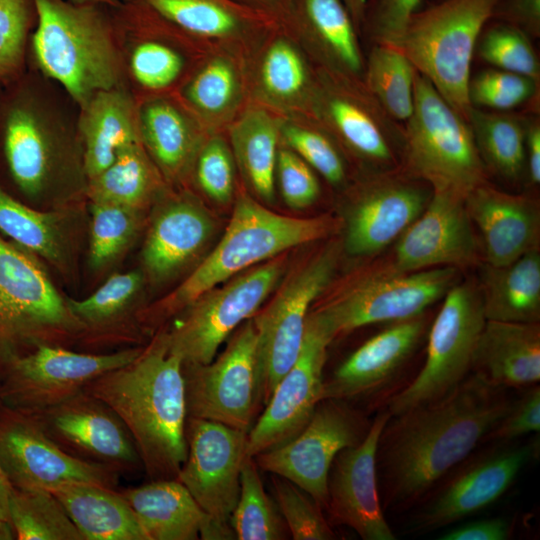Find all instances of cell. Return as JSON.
I'll return each mask as SVG.
<instances>
[{"instance_id":"6da1fadb","label":"cell","mask_w":540,"mask_h":540,"mask_svg":"<svg viewBox=\"0 0 540 540\" xmlns=\"http://www.w3.org/2000/svg\"><path fill=\"white\" fill-rule=\"evenodd\" d=\"M506 391L473 373L440 400L391 416L377 448L382 506L415 504L465 460L512 406Z\"/></svg>"},{"instance_id":"7a4b0ae2","label":"cell","mask_w":540,"mask_h":540,"mask_svg":"<svg viewBox=\"0 0 540 540\" xmlns=\"http://www.w3.org/2000/svg\"><path fill=\"white\" fill-rule=\"evenodd\" d=\"M79 108L56 83L29 67L0 89V175L32 203L86 196Z\"/></svg>"},{"instance_id":"3957f363","label":"cell","mask_w":540,"mask_h":540,"mask_svg":"<svg viewBox=\"0 0 540 540\" xmlns=\"http://www.w3.org/2000/svg\"><path fill=\"white\" fill-rule=\"evenodd\" d=\"M127 427L149 480L176 478L187 456L185 385L181 359L157 332L131 362L84 388Z\"/></svg>"},{"instance_id":"277c9868","label":"cell","mask_w":540,"mask_h":540,"mask_svg":"<svg viewBox=\"0 0 540 540\" xmlns=\"http://www.w3.org/2000/svg\"><path fill=\"white\" fill-rule=\"evenodd\" d=\"M34 2L30 68L56 83L78 107L98 91L125 86L114 5Z\"/></svg>"},{"instance_id":"5b68a950","label":"cell","mask_w":540,"mask_h":540,"mask_svg":"<svg viewBox=\"0 0 540 540\" xmlns=\"http://www.w3.org/2000/svg\"><path fill=\"white\" fill-rule=\"evenodd\" d=\"M333 228L334 221L329 217L281 215L242 194L216 247L172 293L140 312L139 323L146 329L156 328L241 271L293 247L324 238Z\"/></svg>"},{"instance_id":"8992f818","label":"cell","mask_w":540,"mask_h":540,"mask_svg":"<svg viewBox=\"0 0 540 540\" xmlns=\"http://www.w3.org/2000/svg\"><path fill=\"white\" fill-rule=\"evenodd\" d=\"M84 330L37 256L0 233V380L40 345L70 348Z\"/></svg>"},{"instance_id":"52a82bcc","label":"cell","mask_w":540,"mask_h":540,"mask_svg":"<svg viewBox=\"0 0 540 540\" xmlns=\"http://www.w3.org/2000/svg\"><path fill=\"white\" fill-rule=\"evenodd\" d=\"M500 0H439L417 10L400 48L449 105L467 121L468 84L479 36Z\"/></svg>"},{"instance_id":"ba28073f","label":"cell","mask_w":540,"mask_h":540,"mask_svg":"<svg viewBox=\"0 0 540 540\" xmlns=\"http://www.w3.org/2000/svg\"><path fill=\"white\" fill-rule=\"evenodd\" d=\"M404 125L402 169L462 197L488 181L468 122L415 72L413 112Z\"/></svg>"},{"instance_id":"9c48e42d","label":"cell","mask_w":540,"mask_h":540,"mask_svg":"<svg viewBox=\"0 0 540 540\" xmlns=\"http://www.w3.org/2000/svg\"><path fill=\"white\" fill-rule=\"evenodd\" d=\"M445 295L429 331L423 367L387 401L391 416L440 400L471 371L474 349L486 322L480 289L463 282L454 284Z\"/></svg>"},{"instance_id":"30bf717a","label":"cell","mask_w":540,"mask_h":540,"mask_svg":"<svg viewBox=\"0 0 540 540\" xmlns=\"http://www.w3.org/2000/svg\"><path fill=\"white\" fill-rule=\"evenodd\" d=\"M285 268L286 256L281 254L202 294L170 330L165 329L170 352L185 365L210 363L220 345L257 313Z\"/></svg>"},{"instance_id":"8fae6325","label":"cell","mask_w":540,"mask_h":540,"mask_svg":"<svg viewBox=\"0 0 540 540\" xmlns=\"http://www.w3.org/2000/svg\"><path fill=\"white\" fill-rule=\"evenodd\" d=\"M337 263L330 247L294 270L271 301L252 317L257 332V382L260 406L295 362L312 302L330 283Z\"/></svg>"},{"instance_id":"7c38bea8","label":"cell","mask_w":540,"mask_h":540,"mask_svg":"<svg viewBox=\"0 0 540 540\" xmlns=\"http://www.w3.org/2000/svg\"><path fill=\"white\" fill-rule=\"evenodd\" d=\"M313 96L318 121L371 174L402 168L404 125L386 113L363 80L324 69Z\"/></svg>"},{"instance_id":"4fadbf2b","label":"cell","mask_w":540,"mask_h":540,"mask_svg":"<svg viewBox=\"0 0 540 540\" xmlns=\"http://www.w3.org/2000/svg\"><path fill=\"white\" fill-rule=\"evenodd\" d=\"M223 352L204 365L182 364L187 417L248 433L260 407L257 332L252 317L236 329Z\"/></svg>"},{"instance_id":"5bb4252c","label":"cell","mask_w":540,"mask_h":540,"mask_svg":"<svg viewBox=\"0 0 540 540\" xmlns=\"http://www.w3.org/2000/svg\"><path fill=\"white\" fill-rule=\"evenodd\" d=\"M143 347L113 352L40 345L17 358L0 380V403L34 414L79 394L91 381L134 360Z\"/></svg>"},{"instance_id":"9a60e30c","label":"cell","mask_w":540,"mask_h":540,"mask_svg":"<svg viewBox=\"0 0 540 540\" xmlns=\"http://www.w3.org/2000/svg\"><path fill=\"white\" fill-rule=\"evenodd\" d=\"M370 424L346 400L324 399L296 436L253 458L258 468L291 481L326 509L328 476L335 457L360 443Z\"/></svg>"},{"instance_id":"2e32d148","label":"cell","mask_w":540,"mask_h":540,"mask_svg":"<svg viewBox=\"0 0 540 540\" xmlns=\"http://www.w3.org/2000/svg\"><path fill=\"white\" fill-rule=\"evenodd\" d=\"M247 434L224 424L187 417V456L176 479L209 516L212 530L234 537L230 516L240 492Z\"/></svg>"},{"instance_id":"e0dca14e","label":"cell","mask_w":540,"mask_h":540,"mask_svg":"<svg viewBox=\"0 0 540 540\" xmlns=\"http://www.w3.org/2000/svg\"><path fill=\"white\" fill-rule=\"evenodd\" d=\"M457 270L434 267L376 276L316 312L334 339L365 325L416 318L455 284Z\"/></svg>"},{"instance_id":"ac0fdd59","label":"cell","mask_w":540,"mask_h":540,"mask_svg":"<svg viewBox=\"0 0 540 540\" xmlns=\"http://www.w3.org/2000/svg\"><path fill=\"white\" fill-rule=\"evenodd\" d=\"M334 340L314 311L309 313L299 354L276 385L261 416L247 434L246 456L278 447L296 436L322 400L327 349Z\"/></svg>"},{"instance_id":"d6986e66","label":"cell","mask_w":540,"mask_h":540,"mask_svg":"<svg viewBox=\"0 0 540 540\" xmlns=\"http://www.w3.org/2000/svg\"><path fill=\"white\" fill-rule=\"evenodd\" d=\"M0 463L11 487L52 491L70 483L116 489L120 475L79 460L52 441L30 414L0 403Z\"/></svg>"},{"instance_id":"ffe728a7","label":"cell","mask_w":540,"mask_h":540,"mask_svg":"<svg viewBox=\"0 0 540 540\" xmlns=\"http://www.w3.org/2000/svg\"><path fill=\"white\" fill-rule=\"evenodd\" d=\"M30 415L52 441L79 460L108 468L120 476L132 475L142 468L123 421L104 401L86 391Z\"/></svg>"},{"instance_id":"44dd1931","label":"cell","mask_w":540,"mask_h":540,"mask_svg":"<svg viewBox=\"0 0 540 540\" xmlns=\"http://www.w3.org/2000/svg\"><path fill=\"white\" fill-rule=\"evenodd\" d=\"M431 194L429 184L402 168L372 173L346 219L347 253L368 256L384 249L418 218Z\"/></svg>"},{"instance_id":"7402d4cb","label":"cell","mask_w":540,"mask_h":540,"mask_svg":"<svg viewBox=\"0 0 540 540\" xmlns=\"http://www.w3.org/2000/svg\"><path fill=\"white\" fill-rule=\"evenodd\" d=\"M391 415L387 409L371 422L363 440L340 451L330 468L327 506L333 521L364 540H394L386 521L377 478V448Z\"/></svg>"},{"instance_id":"603a6c76","label":"cell","mask_w":540,"mask_h":540,"mask_svg":"<svg viewBox=\"0 0 540 540\" xmlns=\"http://www.w3.org/2000/svg\"><path fill=\"white\" fill-rule=\"evenodd\" d=\"M395 271L413 272L434 267L471 266L478 245L465 198L448 190L432 189L418 218L399 236Z\"/></svg>"},{"instance_id":"cb8c5ba5","label":"cell","mask_w":540,"mask_h":540,"mask_svg":"<svg viewBox=\"0 0 540 540\" xmlns=\"http://www.w3.org/2000/svg\"><path fill=\"white\" fill-rule=\"evenodd\" d=\"M527 443L492 451L466 465L413 518V532H431L488 507L512 485L536 455Z\"/></svg>"},{"instance_id":"d4e9b609","label":"cell","mask_w":540,"mask_h":540,"mask_svg":"<svg viewBox=\"0 0 540 540\" xmlns=\"http://www.w3.org/2000/svg\"><path fill=\"white\" fill-rule=\"evenodd\" d=\"M465 206L481 232L488 265H508L537 248L540 213L535 199L502 191L487 181L467 194Z\"/></svg>"},{"instance_id":"484cf974","label":"cell","mask_w":540,"mask_h":540,"mask_svg":"<svg viewBox=\"0 0 540 540\" xmlns=\"http://www.w3.org/2000/svg\"><path fill=\"white\" fill-rule=\"evenodd\" d=\"M424 328L418 316L395 322L368 339L324 381L322 400H348L384 389L419 344Z\"/></svg>"},{"instance_id":"4316f807","label":"cell","mask_w":540,"mask_h":540,"mask_svg":"<svg viewBox=\"0 0 540 540\" xmlns=\"http://www.w3.org/2000/svg\"><path fill=\"white\" fill-rule=\"evenodd\" d=\"M213 231L207 211L188 198L166 202L154 215L142 249V264L155 281L176 274L203 248Z\"/></svg>"},{"instance_id":"83f0119b","label":"cell","mask_w":540,"mask_h":540,"mask_svg":"<svg viewBox=\"0 0 540 540\" xmlns=\"http://www.w3.org/2000/svg\"><path fill=\"white\" fill-rule=\"evenodd\" d=\"M471 371L507 390L537 385L539 323L486 320L474 349Z\"/></svg>"},{"instance_id":"f1b7e54d","label":"cell","mask_w":540,"mask_h":540,"mask_svg":"<svg viewBox=\"0 0 540 540\" xmlns=\"http://www.w3.org/2000/svg\"><path fill=\"white\" fill-rule=\"evenodd\" d=\"M87 179L104 171L124 147L141 142L137 101L126 86L101 90L78 107Z\"/></svg>"},{"instance_id":"f546056e","label":"cell","mask_w":540,"mask_h":540,"mask_svg":"<svg viewBox=\"0 0 540 540\" xmlns=\"http://www.w3.org/2000/svg\"><path fill=\"white\" fill-rule=\"evenodd\" d=\"M73 210L41 211L16 198L0 183V233L37 257L68 271L76 236Z\"/></svg>"},{"instance_id":"4dcf8cb0","label":"cell","mask_w":540,"mask_h":540,"mask_svg":"<svg viewBox=\"0 0 540 540\" xmlns=\"http://www.w3.org/2000/svg\"><path fill=\"white\" fill-rule=\"evenodd\" d=\"M149 540H196L210 518L176 478L119 490Z\"/></svg>"},{"instance_id":"1f68e13d","label":"cell","mask_w":540,"mask_h":540,"mask_svg":"<svg viewBox=\"0 0 540 540\" xmlns=\"http://www.w3.org/2000/svg\"><path fill=\"white\" fill-rule=\"evenodd\" d=\"M141 143L163 178L180 181L197 151L188 115L171 99L152 96L137 102Z\"/></svg>"},{"instance_id":"d6a6232c","label":"cell","mask_w":540,"mask_h":540,"mask_svg":"<svg viewBox=\"0 0 540 540\" xmlns=\"http://www.w3.org/2000/svg\"><path fill=\"white\" fill-rule=\"evenodd\" d=\"M51 492L84 540H149L119 490L93 483H70Z\"/></svg>"},{"instance_id":"836d02e7","label":"cell","mask_w":540,"mask_h":540,"mask_svg":"<svg viewBox=\"0 0 540 540\" xmlns=\"http://www.w3.org/2000/svg\"><path fill=\"white\" fill-rule=\"evenodd\" d=\"M299 28L315 43L325 70L363 80L359 32L342 0H295Z\"/></svg>"},{"instance_id":"e575fe53","label":"cell","mask_w":540,"mask_h":540,"mask_svg":"<svg viewBox=\"0 0 540 540\" xmlns=\"http://www.w3.org/2000/svg\"><path fill=\"white\" fill-rule=\"evenodd\" d=\"M486 320L538 323L540 319V254L533 248L514 262L486 265L479 286Z\"/></svg>"},{"instance_id":"d590c367","label":"cell","mask_w":540,"mask_h":540,"mask_svg":"<svg viewBox=\"0 0 540 540\" xmlns=\"http://www.w3.org/2000/svg\"><path fill=\"white\" fill-rule=\"evenodd\" d=\"M161 178L142 143L136 142L121 149L110 166L88 180L86 197L143 212L158 194Z\"/></svg>"},{"instance_id":"8d00e7d4","label":"cell","mask_w":540,"mask_h":540,"mask_svg":"<svg viewBox=\"0 0 540 540\" xmlns=\"http://www.w3.org/2000/svg\"><path fill=\"white\" fill-rule=\"evenodd\" d=\"M526 114L470 108L467 122L488 171L517 182L526 173Z\"/></svg>"},{"instance_id":"74e56055","label":"cell","mask_w":540,"mask_h":540,"mask_svg":"<svg viewBox=\"0 0 540 540\" xmlns=\"http://www.w3.org/2000/svg\"><path fill=\"white\" fill-rule=\"evenodd\" d=\"M231 144L238 165L257 196L274 198L278 156V127L264 110L246 111L232 126Z\"/></svg>"},{"instance_id":"f35d334b","label":"cell","mask_w":540,"mask_h":540,"mask_svg":"<svg viewBox=\"0 0 540 540\" xmlns=\"http://www.w3.org/2000/svg\"><path fill=\"white\" fill-rule=\"evenodd\" d=\"M185 32L227 38L256 26L265 16L233 0H141Z\"/></svg>"},{"instance_id":"ab89813d","label":"cell","mask_w":540,"mask_h":540,"mask_svg":"<svg viewBox=\"0 0 540 540\" xmlns=\"http://www.w3.org/2000/svg\"><path fill=\"white\" fill-rule=\"evenodd\" d=\"M415 72L399 46L371 44L363 83L386 113L402 124L413 112Z\"/></svg>"},{"instance_id":"60d3db41","label":"cell","mask_w":540,"mask_h":540,"mask_svg":"<svg viewBox=\"0 0 540 540\" xmlns=\"http://www.w3.org/2000/svg\"><path fill=\"white\" fill-rule=\"evenodd\" d=\"M8 513L17 540H84L51 491L12 487Z\"/></svg>"},{"instance_id":"b9f144b4","label":"cell","mask_w":540,"mask_h":540,"mask_svg":"<svg viewBox=\"0 0 540 540\" xmlns=\"http://www.w3.org/2000/svg\"><path fill=\"white\" fill-rule=\"evenodd\" d=\"M229 522L239 540H280L289 535L277 505L263 487L253 457L246 456L243 461L239 497Z\"/></svg>"},{"instance_id":"7bdbcfd3","label":"cell","mask_w":540,"mask_h":540,"mask_svg":"<svg viewBox=\"0 0 540 540\" xmlns=\"http://www.w3.org/2000/svg\"><path fill=\"white\" fill-rule=\"evenodd\" d=\"M89 263L102 269L117 260L136 238L142 211L109 203L91 202Z\"/></svg>"},{"instance_id":"ee69618b","label":"cell","mask_w":540,"mask_h":540,"mask_svg":"<svg viewBox=\"0 0 540 540\" xmlns=\"http://www.w3.org/2000/svg\"><path fill=\"white\" fill-rule=\"evenodd\" d=\"M475 53L492 68L540 83V63L532 39L511 25L491 18L479 36Z\"/></svg>"},{"instance_id":"f6af8a7d","label":"cell","mask_w":540,"mask_h":540,"mask_svg":"<svg viewBox=\"0 0 540 540\" xmlns=\"http://www.w3.org/2000/svg\"><path fill=\"white\" fill-rule=\"evenodd\" d=\"M37 20L34 0H0V86L29 69V43Z\"/></svg>"},{"instance_id":"bcb514c9","label":"cell","mask_w":540,"mask_h":540,"mask_svg":"<svg viewBox=\"0 0 540 540\" xmlns=\"http://www.w3.org/2000/svg\"><path fill=\"white\" fill-rule=\"evenodd\" d=\"M468 99L470 106L492 111L508 112L526 104L539 111V83L513 72L485 69L471 75Z\"/></svg>"},{"instance_id":"7dc6e473","label":"cell","mask_w":540,"mask_h":540,"mask_svg":"<svg viewBox=\"0 0 540 540\" xmlns=\"http://www.w3.org/2000/svg\"><path fill=\"white\" fill-rule=\"evenodd\" d=\"M320 125L286 124L282 136L288 147L333 186L346 181L347 170L337 141Z\"/></svg>"},{"instance_id":"c3c4849f","label":"cell","mask_w":540,"mask_h":540,"mask_svg":"<svg viewBox=\"0 0 540 540\" xmlns=\"http://www.w3.org/2000/svg\"><path fill=\"white\" fill-rule=\"evenodd\" d=\"M272 487L276 505L293 539H335V533L326 521L322 508L307 492L274 474Z\"/></svg>"},{"instance_id":"681fc988","label":"cell","mask_w":540,"mask_h":540,"mask_svg":"<svg viewBox=\"0 0 540 540\" xmlns=\"http://www.w3.org/2000/svg\"><path fill=\"white\" fill-rule=\"evenodd\" d=\"M238 83L227 61L215 59L205 64L185 84L181 92L187 105L204 115L226 111L236 98Z\"/></svg>"},{"instance_id":"f907efd6","label":"cell","mask_w":540,"mask_h":540,"mask_svg":"<svg viewBox=\"0 0 540 540\" xmlns=\"http://www.w3.org/2000/svg\"><path fill=\"white\" fill-rule=\"evenodd\" d=\"M260 76L264 90L281 100L300 96L308 86V72L304 60L284 39L274 41L267 50Z\"/></svg>"},{"instance_id":"816d5d0a","label":"cell","mask_w":540,"mask_h":540,"mask_svg":"<svg viewBox=\"0 0 540 540\" xmlns=\"http://www.w3.org/2000/svg\"><path fill=\"white\" fill-rule=\"evenodd\" d=\"M422 0H365L360 35L370 44L400 42L411 16Z\"/></svg>"},{"instance_id":"f5cc1de1","label":"cell","mask_w":540,"mask_h":540,"mask_svg":"<svg viewBox=\"0 0 540 540\" xmlns=\"http://www.w3.org/2000/svg\"><path fill=\"white\" fill-rule=\"evenodd\" d=\"M196 178L203 192L219 203L228 202L234 191V161L226 142L209 139L199 152Z\"/></svg>"},{"instance_id":"db71d44e","label":"cell","mask_w":540,"mask_h":540,"mask_svg":"<svg viewBox=\"0 0 540 540\" xmlns=\"http://www.w3.org/2000/svg\"><path fill=\"white\" fill-rule=\"evenodd\" d=\"M285 203L294 210L312 205L320 195L314 170L290 148L278 150L276 173Z\"/></svg>"},{"instance_id":"11a10c76","label":"cell","mask_w":540,"mask_h":540,"mask_svg":"<svg viewBox=\"0 0 540 540\" xmlns=\"http://www.w3.org/2000/svg\"><path fill=\"white\" fill-rule=\"evenodd\" d=\"M513 401L507 414L489 433L486 440L510 441L540 430V388L534 385Z\"/></svg>"},{"instance_id":"9f6ffc18","label":"cell","mask_w":540,"mask_h":540,"mask_svg":"<svg viewBox=\"0 0 540 540\" xmlns=\"http://www.w3.org/2000/svg\"><path fill=\"white\" fill-rule=\"evenodd\" d=\"M492 19L511 25L532 40L540 37V0H500Z\"/></svg>"},{"instance_id":"6f0895ef","label":"cell","mask_w":540,"mask_h":540,"mask_svg":"<svg viewBox=\"0 0 540 540\" xmlns=\"http://www.w3.org/2000/svg\"><path fill=\"white\" fill-rule=\"evenodd\" d=\"M511 535V525L504 518H486L463 523L444 532L441 540H505Z\"/></svg>"},{"instance_id":"680465c9","label":"cell","mask_w":540,"mask_h":540,"mask_svg":"<svg viewBox=\"0 0 540 540\" xmlns=\"http://www.w3.org/2000/svg\"><path fill=\"white\" fill-rule=\"evenodd\" d=\"M526 174L532 185L540 183V119L539 113L526 114Z\"/></svg>"},{"instance_id":"91938a15","label":"cell","mask_w":540,"mask_h":540,"mask_svg":"<svg viewBox=\"0 0 540 540\" xmlns=\"http://www.w3.org/2000/svg\"><path fill=\"white\" fill-rule=\"evenodd\" d=\"M266 18H280L298 26L295 0H233Z\"/></svg>"},{"instance_id":"94428289","label":"cell","mask_w":540,"mask_h":540,"mask_svg":"<svg viewBox=\"0 0 540 540\" xmlns=\"http://www.w3.org/2000/svg\"><path fill=\"white\" fill-rule=\"evenodd\" d=\"M11 488L0 463V520L9 521L8 503Z\"/></svg>"},{"instance_id":"6125c7cd","label":"cell","mask_w":540,"mask_h":540,"mask_svg":"<svg viewBox=\"0 0 540 540\" xmlns=\"http://www.w3.org/2000/svg\"><path fill=\"white\" fill-rule=\"evenodd\" d=\"M348 9L353 22L358 30L360 31V25L363 17V9L365 5V0H342ZM360 34V32H359Z\"/></svg>"},{"instance_id":"be15d7a7","label":"cell","mask_w":540,"mask_h":540,"mask_svg":"<svg viewBox=\"0 0 540 540\" xmlns=\"http://www.w3.org/2000/svg\"><path fill=\"white\" fill-rule=\"evenodd\" d=\"M15 533L11 523L6 520H0V540H13Z\"/></svg>"},{"instance_id":"e7e4bbea","label":"cell","mask_w":540,"mask_h":540,"mask_svg":"<svg viewBox=\"0 0 540 540\" xmlns=\"http://www.w3.org/2000/svg\"><path fill=\"white\" fill-rule=\"evenodd\" d=\"M75 4H104V5H116L120 0H69Z\"/></svg>"},{"instance_id":"03108f58","label":"cell","mask_w":540,"mask_h":540,"mask_svg":"<svg viewBox=\"0 0 540 540\" xmlns=\"http://www.w3.org/2000/svg\"><path fill=\"white\" fill-rule=\"evenodd\" d=\"M439 1V0H432V2Z\"/></svg>"},{"instance_id":"003e7915","label":"cell","mask_w":540,"mask_h":540,"mask_svg":"<svg viewBox=\"0 0 540 540\" xmlns=\"http://www.w3.org/2000/svg\"><path fill=\"white\" fill-rule=\"evenodd\" d=\"M0 89H1V86H0Z\"/></svg>"}]
</instances>
